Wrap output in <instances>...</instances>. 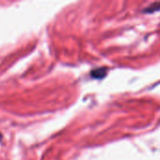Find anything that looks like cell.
I'll return each mask as SVG.
<instances>
[{"instance_id":"cell-1","label":"cell","mask_w":160,"mask_h":160,"mask_svg":"<svg viewBox=\"0 0 160 160\" xmlns=\"http://www.w3.org/2000/svg\"><path fill=\"white\" fill-rule=\"evenodd\" d=\"M106 68H98L95 69L94 71H92V76L95 78H102L106 75Z\"/></svg>"},{"instance_id":"cell-2","label":"cell","mask_w":160,"mask_h":160,"mask_svg":"<svg viewBox=\"0 0 160 160\" xmlns=\"http://www.w3.org/2000/svg\"><path fill=\"white\" fill-rule=\"evenodd\" d=\"M1 139H2V136H1V134H0V141H1Z\"/></svg>"}]
</instances>
